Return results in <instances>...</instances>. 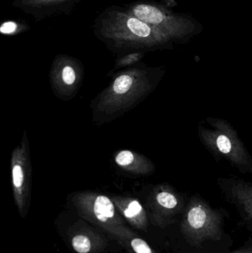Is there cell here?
<instances>
[{
	"mask_svg": "<svg viewBox=\"0 0 252 253\" xmlns=\"http://www.w3.org/2000/svg\"><path fill=\"white\" fill-rule=\"evenodd\" d=\"M209 126L198 127L200 141L216 157L227 161L242 173L252 174V157L233 126L223 119L208 117Z\"/></svg>",
	"mask_w": 252,
	"mask_h": 253,
	"instance_id": "6da1fadb",
	"label": "cell"
},
{
	"mask_svg": "<svg viewBox=\"0 0 252 253\" xmlns=\"http://www.w3.org/2000/svg\"><path fill=\"white\" fill-rule=\"evenodd\" d=\"M221 215L205 201L194 196L186 207L183 223L185 236L193 242L217 239L221 233Z\"/></svg>",
	"mask_w": 252,
	"mask_h": 253,
	"instance_id": "7a4b0ae2",
	"label": "cell"
},
{
	"mask_svg": "<svg viewBox=\"0 0 252 253\" xmlns=\"http://www.w3.org/2000/svg\"><path fill=\"white\" fill-rule=\"evenodd\" d=\"M108 34L114 38L124 41L139 42L147 44H156L165 41L166 35L151 27L136 16L118 15L108 24Z\"/></svg>",
	"mask_w": 252,
	"mask_h": 253,
	"instance_id": "3957f363",
	"label": "cell"
},
{
	"mask_svg": "<svg viewBox=\"0 0 252 253\" xmlns=\"http://www.w3.org/2000/svg\"><path fill=\"white\" fill-rule=\"evenodd\" d=\"M217 184L229 202L252 221V184L238 176L219 178Z\"/></svg>",
	"mask_w": 252,
	"mask_h": 253,
	"instance_id": "277c9868",
	"label": "cell"
},
{
	"mask_svg": "<svg viewBox=\"0 0 252 253\" xmlns=\"http://www.w3.org/2000/svg\"><path fill=\"white\" fill-rule=\"evenodd\" d=\"M134 16L165 35H180L182 27L174 17L167 16L158 7L150 4H136L132 8Z\"/></svg>",
	"mask_w": 252,
	"mask_h": 253,
	"instance_id": "5b68a950",
	"label": "cell"
},
{
	"mask_svg": "<svg viewBox=\"0 0 252 253\" xmlns=\"http://www.w3.org/2000/svg\"><path fill=\"white\" fill-rule=\"evenodd\" d=\"M22 141V147H17L12 156V181L16 197L23 196L31 177V165L26 151V138Z\"/></svg>",
	"mask_w": 252,
	"mask_h": 253,
	"instance_id": "8992f818",
	"label": "cell"
},
{
	"mask_svg": "<svg viewBox=\"0 0 252 253\" xmlns=\"http://www.w3.org/2000/svg\"><path fill=\"white\" fill-rule=\"evenodd\" d=\"M115 163L121 167L129 170L136 171L135 168H140L144 171L145 173L150 172L153 169V165L150 162L144 159L142 157H138L137 155L135 154L130 150H121L115 158Z\"/></svg>",
	"mask_w": 252,
	"mask_h": 253,
	"instance_id": "52a82bcc",
	"label": "cell"
},
{
	"mask_svg": "<svg viewBox=\"0 0 252 253\" xmlns=\"http://www.w3.org/2000/svg\"><path fill=\"white\" fill-rule=\"evenodd\" d=\"M155 199L160 207L167 211H179L183 207V201L180 195L170 187L159 190Z\"/></svg>",
	"mask_w": 252,
	"mask_h": 253,
	"instance_id": "ba28073f",
	"label": "cell"
},
{
	"mask_svg": "<svg viewBox=\"0 0 252 253\" xmlns=\"http://www.w3.org/2000/svg\"><path fill=\"white\" fill-rule=\"evenodd\" d=\"M93 212L99 221L106 222L114 216L115 208L109 198L98 196L93 203Z\"/></svg>",
	"mask_w": 252,
	"mask_h": 253,
	"instance_id": "9c48e42d",
	"label": "cell"
},
{
	"mask_svg": "<svg viewBox=\"0 0 252 253\" xmlns=\"http://www.w3.org/2000/svg\"><path fill=\"white\" fill-rule=\"evenodd\" d=\"M136 83V77L132 74H122L115 79L112 84L114 96H124L134 89Z\"/></svg>",
	"mask_w": 252,
	"mask_h": 253,
	"instance_id": "30bf717a",
	"label": "cell"
},
{
	"mask_svg": "<svg viewBox=\"0 0 252 253\" xmlns=\"http://www.w3.org/2000/svg\"><path fill=\"white\" fill-rule=\"evenodd\" d=\"M72 246L78 253H88L91 249L90 239L85 236H76L72 239Z\"/></svg>",
	"mask_w": 252,
	"mask_h": 253,
	"instance_id": "8fae6325",
	"label": "cell"
},
{
	"mask_svg": "<svg viewBox=\"0 0 252 253\" xmlns=\"http://www.w3.org/2000/svg\"><path fill=\"white\" fill-rule=\"evenodd\" d=\"M143 212V208L138 201L133 200L129 203L128 206L124 211V214L127 218H134L140 215Z\"/></svg>",
	"mask_w": 252,
	"mask_h": 253,
	"instance_id": "7c38bea8",
	"label": "cell"
},
{
	"mask_svg": "<svg viewBox=\"0 0 252 253\" xmlns=\"http://www.w3.org/2000/svg\"><path fill=\"white\" fill-rule=\"evenodd\" d=\"M62 79L67 85H73L76 81V74L73 68L70 65L64 67L62 71Z\"/></svg>",
	"mask_w": 252,
	"mask_h": 253,
	"instance_id": "4fadbf2b",
	"label": "cell"
},
{
	"mask_svg": "<svg viewBox=\"0 0 252 253\" xmlns=\"http://www.w3.org/2000/svg\"><path fill=\"white\" fill-rule=\"evenodd\" d=\"M131 246L136 253H152L149 245L142 239H133L131 242Z\"/></svg>",
	"mask_w": 252,
	"mask_h": 253,
	"instance_id": "5bb4252c",
	"label": "cell"
},
{
	"mask_svg": "<svg viewBox=\"0 0 252 253\" xmlns=\"http://www.w3.org/2000/svg\"><path fill=\"white\" fill-rule=\"evenodd\" d=\"M17 28V25L13 22H4L0 27V32L3 34H13Z\"/></svg>",
	"mask_w": 252,
	"mask_h": 253,
	"instance_id": "9a60e30c",
	"label": "cell"
},
{
	"mask_svg": "<svg viewBox=\"0 0 252 253\" xmlns=\"http://www.w3.org/2000/svg\"><path fill=\"white\" fill-rule=\"evenodd\" d=\"M31 1H34L36 4H41L42 5H44V4L59 3L60 1H63V0H31Z\"/></svg>",
	"mask_w": 252,
	"mask_h": 253,
	"instance_id": "2e32d148",
	"label": "cell"
},
{
	"mask_svg": "<svg viewBox=\"0 0 252 253\" xmlns=\"http://www.w3.org/2000/svg\"><path fill=\"white\" fill-rule=\"evenodd\" d=\"M138 59V54L136 55H131L130 56V59H124V60L121 62V65H129V64L133 63L135 61L137 60Z\"/></svg>",
	"mask_w": 252,
	"mask_h": 253,
	"instance_id": "e0dca14e",
	"label": "cell"
},
{
	"mask_svg": "<svg viewBox=\"0 0 252 253\" xmlns=\"http://www.w3.org/2000/svg\"><path fill=\"white\" fill-rule=\"evenodd\" d=\"M240 253H252V251H245V252H240Z\"/></svg>",
	"mask_w": 252,
	"mask_h": 253,
	"instance_id": "ac0fdd59",
	"label": "cell"
}]
</instances>
